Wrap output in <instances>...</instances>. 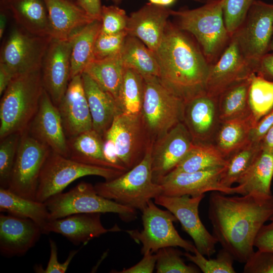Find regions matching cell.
<instances>
[{"label":"cell","mask_w":273,"mask_h":273,"mask_svg":"<svg viewBox=\"0 0 273 273\" xmlns=\"http://www.w3.org/2000/svg\"><path fill=\"white\" fill-rule=\"evenodd\" d=\"M144 96L143 77L133 69L125 68L117 101L122 113L138 115L142 113Z\"/></svg>","instance_id":"cell-37"},{"label":"cell","mask_w":273,"mask_h":273,"mask_svg":"<svg viewBox=\"0 0 273 273\" xmlns=\"http://www.w3.org/2000/svg\"><path fill=\"white\" fill-rule=\"evenodd\" d=\"M103 138L113 142L119 162L127 171L142 160L147 148L152 144L142 113L118 114Z\"/></svg>","instance_id":"cell-12"},{"label":"cell","mask_w":273,"mask_h":273,"mask_svg":"<svg viewBox=\"0 0 273 273\" xmlns=\"http://www.w3.org/2000/svg\"><path fill=\"white\" fill-rule=\"evenodd\" d=\"M270 51L273 52V34L271 41L270 46Z\"/></svg>","instance_id":"cell-59"},{"label":"cell","mask_w":273,"mask_h":273,"mask_svg":"<svg viewBox=\"0 0 273 273\" xmlns=\"http://www.w3.org/2000/svg\"><path fill=\"white\" fill-rule=\"evenodd\" d=\"M251 76L228 87L217 97L221 121L252 115L249 103Z\"/></svg>","instance_id":"cell-34"},{"label":"cell","mask_w":273,"mask_h":273,"mask_svg":"<svg viewBox=\"0 0 273 273\" xmlns=\"http://www.w3.org/2000/svg\"><path fill=\"white\" fill-rule=\"evenodd\" d=\"M256 124L252 115L221 121L212 144L227 159L249 142L250 131Z\"/></svg>","instance_id":"cell-28"},{"label":"cell","mask_w":273,"mask_h":273,"mask_svg":"<svg viewBox=\"0 0 273 273\" xmlns=\"http://www.w3.org/2000/svg\"><path fill=\"white\" fill-rule=\"evenodd\" d=\"M224 167L192 172L169 173L158 184L162 188L161 195L196 197L209 191H217L227 195H245L243 189L239 185L228 188L221 184V174Z\"/></svg>","instance_id":"cell-15"},{"label":"cell","mask_w":273,"mask_h":273,"mask_svg":"<svg viewBox=\"0 0 273 273\" xmlns=\"http://www.w3.org/2000/svg\"><path fill=\"white\" fill-rule=\"evenodd\" d=\"M152 147V144L149 145L142 160L131 169L114 179L96 184L98 194L142 211L150 201L162 193L161 185L153 180Z\"/></svg>","instance_id":"cell-5"},{"label":"cell","mask_w":273,"mask_h":273,"mask_svg":"<svg viewBox=\"0 0 273 273\" xmlns=\"http://www.w3.org/2000/svg\"><path fill=\"white\" fill-rule=\"evenodd\" d=\"M272 215V194L229 197L216 191L209 196L208 217L213 235L240 263H245L254 253L255 238Z\"/></svg>","instance_id":"cell-1"},{"label":"cell","mask_w":273,"mask_h":273,"mask_svg":"<svg viewBox=\"0 0 273 273\" xmlns=\"http://www.w3.org/2000/svg\"><path fill=\"white\" fill-rule=\"evenodd\" d=\"M272 125L273 109L263 116L252 128L249 135V142L260 143Z\"/></svg>","instance_id":"cell-49"},{"label":"cell","mask_w":273,"mask_h":273,"mask_svg":"<svg viewBox=\"0 0 273 273\" xmlns=\"http://www.w3.org/2000/svg\"><path fill=\"white\" fill-rule=\"evenodd\" d=\"M221 122L217 97L205 92L185 103L183 122L194 143L212 144Z\"/></svg>","instance_id":"cell-20"},{"label":"cell","mask_w":273,"mask_h":273,"mask_svg":"<svg viewBox=\"0 0 273 273\" xmlns=\"http://www.w3.org/2000/svg\"><path fill=\"white\" fill-rule=\"evenodd\" d=\"M127 35L126 30L110 34L100 32L95 42L93 60L120 56Z\"/></svg>","instance_id":"cell-43"},{"label":"cell","mask_w":273,"mask_h":273,"mask_svg":"<svg viewBox=\"0 0 273 273\" xmlns=\"http://www.w3.org/2000/svg\"><path fill=\"white\" fill-rule=\"evenodd\" d=\"M183 256L194 263L204 273L236 272L233 267L234 258L222 248L218 251L215 258L207 259L197 250L192 254L186 251Z\"/></svg>","instance_id":"cell-40"},{"label":"cell","mask_w":273,"mask_h":273,"mask_svg":"<svg viewBox=\"0 0 273 273\" xmlns=\"http://www.w3.org/2000/svg\"><path fill=\"white\" fill-rule=\"evenodd\" d=\"M26 130L52 151L68 158L67 139L59 111L44 89L37 110Z\"/></svg>","instance_id":"cell-19"},{"label":"cell","mask_w":273,"mask_h":273,"mask_svg":"<svg viewBox=\"0 0 273 273\" xmlns=\"http://www.w3.org/2000/svg\"><path fill=\"white\" fill-rule=\"evenodd\" d=\"M50 256L48 265L45 269L40 266L35 267V272L38 273H64L71 263V260L77 253L79 250L70 251L66 260L63 263L58 261V250L56 242L50 239Z\"/></svg>","instance_id":"cell-47"},{"label":"cell","mask_w":273,"mask_h":273,"mask_svg":"<svg viewBox=\"0 0 273 273\" xmlns=\"http://www.w3.org/2000/svg\"><path fill=\"white\" fill-rule=\"evenodd\" d=\"M71 1H74V2H75V1L76 2L77 0H71Z\"/></svg>","instance_id":"cell-61"},{"label":"cell","mask_w":273,"mask_h":273,"mask_svg":"<svg viewBox=\"0 0 273 273\" xmlns=\"http://www.w3.org/2000/svg\"><path fill=\"white\" fill-rule=\"evenodd\" d=\"M172 10L150 3L146 4L128 16L126 28L128 35L139 39L154 52L163 39Z\"/></svg>","instance_id":"cell-22"},{"label":"cell","mask_w":273,"mask_h":273,"mask_svg":"<svg viewBox=\"0 0 273 273\" xmlns=\"http://www.w3.org/2000/svg\"><path fill=\"white\" fill-rule=\"evenodd\" d=\"M262 150L273 152V125L260 141Z\"/></svg>","instance_id":"cell-55"},{"label":"cell","mask_w":273,"mask_h":273,"mask_svg":"<svg viewBox=\"0 0 273 273\" xmlns=\"http://www.w3.org/2000/svg\"><path fill=\"white\" fill-rule=\"evenodd\" d=\"M273 34V4L254 0L244 21L233 36L245 58L254 69L270 51Z\"/></svg>","instance_id":"cell-10"},{"label":"cell","mask_w":273,"mask_h":273,"mask_svg":"<svg viewBox=\"0 0 273 273\" xmlns=\"http://www.w3.org/2000/svg\"><path fill=\"white\" fill-rule=\"evenodd\" d=\"M124 67L120 55L93 60L83 72L89 75L104 90L117 101L123 81Z\"/></svg>","instance_id":"cell-32"},{"label":"cell","mask_w":273,"mask_h":273,"mask_svg":"<svg viewBox=\"0 0 273 273\" xmlns=\"http://www.w3.org/2000/svg\"><path fill=\"white\" fill-rule=\"evenodd\" d=\"M162 84L186 103L205 92L210 64L195 39L168 21L154 52Z\"/></svg>","instance_id":"cell-2"},{"label":"cell","mask_w":273,"mask_h":273,"mask_svg":"<svg viewBox=\"0 0 273 273\" xmlns=\"http://www.w3.org/2000/svg\"><path fill=\"white\" fill-rule=\"evenodd\" d=\"M50 220L77 213H114L124 220L136 218V210L104 198L92 184L82 181L69 191L56 194L44 202Z\"/></svg>","instance_id":"cell-7"},{"label":"cell","mask_w":273,"mask_h":273,"mask_svg":"<svg viewBox=\"0 0 273 273\" xmlns=\"http://www.w3.org/2000/svg\"><path fill=\"white\" fill-rule=\"evenodd\" d=\"M120 57L125 68L136 71L143 77L159 76V67L154 52L139 39L128 35Z\"/></svg>","instance_id":"cell-33"},{"label":"cell","mask_w":273,"mask_h":273,"mask_svg":"<svg viewBox=\"0 0 273 273\" xmlns=\"http://www.w3.org/2000/svg\"><path fill=\"white\" fill-rule=\"evenodd\" d=\"M255 73L273 80V52L266 54L258 61Z\"/></svg>","instance_id":"cell-51"},{"label":"cell","mask_w":273,"mask_h":273,"mask_svg":"<svg viewBox=\"0 0 273 273\" xmlns=\"http://www.w3.org/2000/svg\"><path fill=\"white\" fill-rule=\"evenodd\" d=\"M0 211L29 218L39 225L43 234L49 219V212L44 203L19 196L8 189L0 188Z\"/></svg>","instance_id":"cell-31"},{"label":"cell","mask_w":273,"mask_h":273,"mask_svg":"<svg viewBox=\"0 0 273 273\" xmlns=\"http://www.w3.org/2000/svg\"><path fill=\"white\" fill-rule=\"evenodd\" d=\"M222 0H213L195 9L172 10L174 24L197 41L210 64L214 63L232 36L224 20Z\"/></svg>","instance_id":"cell-3"},{"label":"cell","mask_w":273,"mask_h":273,"mask_svg":"<svg viewBox=\"0 0 273 273\" xmlns=\"http://www.w3.org/2000/svg\"><path fill=\"white\" fill-rule=\"evenodd\" d=\"M103 139V152L106 159L114 165L117 169L124 172L127 171L119 162L113 142L110 139Z\"/></svg>","instance_id":"cell-52"},{"label":"cell","mask_w":273,"mask_h":273,"mask_svg":"<svg viewBox=\"0 0 273 273\" xmlns=\"http://www.w3.org/2000/svg\"><path fill=\"white\" fill-rule=\"evenodd\" d=\"M99 213H82L70 215L50 220L44 234L55 233L61 234L74 245L86 244L92 239L109 232L117 231L118 226L107 229L102 225Z\"/></svg>","instance_id":"cell-24"},{"label":"cell","mask_w":273,"mask_h":273,"mask_svg":"<svg viewBox=\"0 0 273 273\" xmlns=\"http://www.w3.org/2000/svg\"><path fill=\"white\" fill-rule=\"evenodd\" d=\"M142 212L143 229L140 232L128 230L127 233L142 244L143 255L168 247H180L192 253L197 250L191 242L180 236L173 225L178 220L170 211L160 209L151 200Z\"/></svg>","instance_id":"cell-9"},{"label":"cell","mask_w":273,"mask_h":273,"mask_svg":"<svg viewBox=\"0 0 273 273\" xmlns=\"http://www.w3.org/2000/svg\"><path fill=\"white\" fill-rule=\"evenodd\" d=\"M223 17L232 36L244 21L254 0H222Z\"/></svg>","instance_id":"cell-44"},{"label":"cell","mask_w":273,"mask_h":273,"mask_svg":"<svg viewBox=\"0 0 273 273\" xmlns=\"http://www.w3.org/2000/svg\"><path fill=\"white\" fill-rule=\"evenodd\" d=\"M261 151L260 143L248 142L228 159L221 174V184L228 188L237 183L253 164Z\"/></svg>","instance_id":"cell-38"},{"label":"cell","mask_w":273,"mask_h":273,"mask_svg":"<svg viewBox=\"0 0 273 273\" xmlns=\"http://www.w3.org/2000/svg\"><path fill=\"white\" fill-rule=\"evenodd\" d=\"M101 27V21L95 20L75 34L71 54L70 79L81 74L93 60L95 44Z\"/></svg>","instance_id":"cell-35"},{"label":"cell","mask_w":273,"mask_h":273,"mask_svg":"<svg viewBox=\"0 0 273 273\" xmlns=\"http://www.w3.org/2000/svg\"><path fill=\"white\" fill-rule=\"evenodd\" d=\"M143 78L144 96L141 113L153 144L183 122L185 102L164 86L158 77Z\"/></svg>","instance_id":"cell-6"},{"label":"cell","mask_w":273,"mask_h":273,"mask_svg":"<svg viewBox=\"0 0 273 273\" xmlns=\"http://www.w3.org/2000/svg\"><path fill=\"white\" fill-rule=\"evenodd\" d=\"M273 152L261 149L253 164L238 181L245 194L261 196L272 195Z\"/></svg>","instance_id":"cell-30"},{"label":"cell","mask_w":273,"mask_h":273,"mask_svg":"<svg viewBox=\"0 0 273 273\" xmlns=\"http://www.w3.org/2000/svg\"><path fill=\"white\" fill-rule=\"evenodd\" d=\"M43 89L41 69L13 78L1 100V139L27 129L37 110Z\"/></svg>","instance_id":"cell-4"},{"label":"cell","mask_w":273,"mask_h":273,"mask_svg":"<svg viewBox=\"0 0 273 273\" xmlns=\"http://www.w3.org/2000/svg\"><path fill=\"white\" fill-rule=\"evenodd\" d=\"M156 264L157 273H199L200 269L187 265L181 258L184 253L178 250L168 247L163 248L157 252Z\"/></svg>","instance_id":"cell-41"},{"label":"cell","mask_w":273,"mask_h":273,"mask_svg":"<svg viewBox=\"0 0 273 273\" xmlns=\"http://www.w3.org/2000/svg\"><path fill=\"white\" fill-rule=\"evenodd\" d=\"M43 234L32 220L10 214L0 215V252L11 257L24 255L33 247Z\"/></svg>","instance_id":"cell-23"},{"label":"cell","mask_w":273,"mask_h":273,"mask_svg":"<svg viewBox=\"0 0 273 273\" xmlns=\"http://www.w3.org/2000/svg\"><path fill=\"white\" fill-rule=\"evenodd\" d=\"M66 136L71 138L93 129V122L81 74L70 79L57 106Z\"/></svg>","instance_id":"cell-21"},{"label":"cell","mask_w":273,"mask_h":273,"mask_svg":"<svg viewBox=\"0 0 273 273\" xmlns=\"http://www.w3.org/2000/svg\"><path fill=\"white\" fill-rule=\"evenodd\" d=\"M3 3L25 31L37 36H51L44 0H3Z\"/></svg>","instance_id":"cell-27"},{"label":"cell","mask_w":273,"mask_h":273,"mask_svg":"<svg viewBox=\"0 0 273 273\" xmlns=\"http://www.w3.org/2000/svg\"><path fill=\"white\" fill-rule=\"evenodd\" d=\"M116 4H119L121 2V0H111Z\"/></svg>","instance_id":"cell-60"},{"label":"cell","mask_w":273,"mask_h":273,"mask_svg":"<svg viewBox=\"0 0 273 273\" xmlns=\"http://www.w3.org/2000/svg\"><path fill=\"white\" fill-rule=\"evenodd\" d=\"M249 103L257 124L273 109V80L252 74L249 89Z\"/></svg>","instance_id":"cell-39"},{"label":"cell","mask_w":273,"mask_h":273,"mask_svg":"<svg viewBox=\"0 0 273 273\" xmlns=\"http://www.w3.org/2000/svg\"><path fill=\"white\" fill-rule=\"evenodd\" d=\"M52 38L67 40L95 19L71 0H44Z\"/></svg>","instance_id":"cell-25"},{"label":"cell","mask_w":273,"mask_h":273,"mask_svg":"<svg viewBox=\"0 0 273 273\" xmlns=\"http://www.w3.org/2000/svg\"><path fill=\"white\" fill-rule=\"evenodd\" d=\"M7 18L5 13L1 12L0 14V38H2L7 24Z\"/></svg>","instance_id":"cell-56"},{"label":"cell","mask_w":273,"mask_h":273,"mask_svg":"<svg viewBox=\"0 0 273 273\" xmlns=\"http://www.w3.org/2000/svg\"><path fill=\"white\" fill-rule=\"evenodd\" d=\"M204 197L205 194L196 197L160 195L154 198V203L170 211L180 222L183 230L192 238L197 250L210 258L216 252L218 241L208 231L199 217V206Z\"/></svg>","instance_id":"cell-14"},{"label":"cell","mask_w":273,"mask_h":273,"mask_svg":"<svg viewBox=\"0 0 273 273\" xmlns=\"http://www.w3.org/2000/svg\"><path fill=\"white\" fill-rule=\"evenodd\" d=\"M16 75L5 64L0 62V95L6 90L13 78Z\"/></svg>","instance_id":"cell-54"},{"label":"cell","mask_w":273,"mask_h":273,"mask_svg":"<svg viewBox=\"0 0 273 273\" xmlns=\"http://www.w3.org/2000/svg\"><path fill=\"white\" fill-rule=\"evenodd\" d=\"M51 151L26 130L21 134L8 189L22 197L35 200L38 179Z\"/></svg>","instance_id":"cell-11"},{"label":"cell","mask_w":273,"mask_h":273,"mask_svg":"<svg viewBox=\"0 0 273 273\" xmlns=\"http://www.w3.org/2000/svg\"><path fill=\"white\" fill-rule=\"evenodd\" d=\"M52 39L32 34L23 28H14L1 50L0 62L16 76L40 70Z\"/></svg>","instance_id":"cell-13"},{"label":"cell","mask_w":273,"mask_h":273,"mask_svg":"<svg viewBox=\"0 0 273 273\" xmlns=\"http://www.w3.org/2000/svg\"><path fill=\"white\" fill-rule=\"evenodd\" d=\"M103 141V138L93 129L69 138L68 158L86 164L117 169L105 158Z\"/></svg>","instance_id":"cell-29"},{"label":"cell","mask_w":273,"mask_h":273,"mask_svg":"<svg viewBox=\"0 0 273 273\" xmlns=\"http://www.w3.org/2000/svg\"><path fill=\"white\" fill-rule=\"evenodd\" d=\"M226 163L227 159L212 144L194 143L189 152L170 173L216 169L224 167Z\"/></svg>","instance_id":"cell-36"},{"label":"cell","mask_w":273,"mask_h":273,"mask_svg":"<svg viewBox=\"0 0 273 273\" xmlns=\"http://www.w3.org/2000/svg\"><path fill=\"white\" fill-rule=\"evenodd\" d=\"M267 224H264L258 232L254 242L257 250L273 253V215Z\"/></svg>","instance_id":"cell-48"},{"label":"cell","mask_w":273,"mask_h":273,"mask_svg":"<svg viewBox=\"0 0 273 273\" xmlns=\"http://www.w3.org/2000/svg\"><path fill=\"white\" fill-rule=\"evenodd\" d=\"M193 140L184 123L180 122L156 141L152 150V170L154 182L170 173L189 152Z\"/></svg>","instance_id":"cell-18"},{"label":"cell","mask_w":273,"mask_h":273,"mask_svg":"<svg viewBox=\"0 0 273 273\" xmlns=\"http://www.w3.org/2000/svg\"><path fill=\"white\" fill-rule=\"evenodd\" d=\"M192 1L204 4L208 2H210L211 1H212L213 0H192Z\"/></svg>","instance_id":"cell-58"},{"label":"cell","mask_w":273,"mask_h":273,"mask_svg":"<svg viewBox=\"0 0 273 273\" xmlns=\"http://www.w3.org/2000/svg\"><path fill=\"white\" fill-rule=\"evenodd\" d=\"M149 3L155 5L160 6L161 0H148Z\"/></svg>","instance_id":"cell-57"},{"label":"cell","mask_w":273,"mask_h":273,"mask_svg":"<svg viewBox=\"0 0 273 273\" xmlns=\"http://www.w3.org/2000/svg\"><path fill=\"white\" fill-rule=\"evenodd\" d=\"M244 273H273V253L257 250L245 263Z\"/></svg>","instance_id":"cell-46"},{"label":"cell","mask_w":273,"mask_h":273,"mask_svg":"<svg viewBox=\"0 0 273 273\" xmlns=\"http://www.w3.org/2000/svg\"><path fill=\"white\" fill-rule=\"evenodd\" d=\"M128 16L126 12L116 6H105L102 7L100 32L104 34H115L124 30Z\"/></svg>","instance_id":"cell-45"},{"label":"cell","mask_w":273,"mask_h":273,"mask_svg":"<svg viewBox=\"0 0 273 273\" xmlns=\"http://www.w3.org/2000/svg\"><path fill=\"white\" fill-rule=\"evenodd\" d=\"M93 122V129L103 138L118 114L122 113L115 99L102 89L87 74H81Z\"/></svg>","instance_id":"cell-26"},{"label":"cell","mask_w":273,"mask_h":273,"mask_svg":"<svg viewBox=\"0 0 273 273\" xmlns=\"http://www.w3.org/2000/svg\"><path fill=\"white\" fill-rule=\"evenodd\" d=\"M157 254L151 252L144 255L143 259L135 265L124 268L119 273H152L156 267Z\"/></svg>","instance_id":"cell-50"},{"label":"cell","mask_w":273,"mask_h":273,"mask_svg":"<svg viewBox=\"0 0 273 273\" xmlns=\"http://www.w3.org/2000/svg\"><path fill=\"white\" fill-rule=\"evenodd\" d=\"M21 134L14 133L1 139L0 185L8 189L14 164Z\"/></svg>","instance_id":"cell-42"},{"label":"cell","mask_w":273,"mask_h":273,"mask_svg":"<svg viewBox=\"0 0 273 273\" xmlns=\"http://www.w3.org/2000/svg\"><path fill=\"white\" fill-rule=\"evenodd\" d=\"M124 172L79 162L51 150L39 175L35 200L44 203L52 196L61 193L75 180L85 176L97 175L109 180Z\"/></svg>","instance_id":"cell-8"},{"label":"cell","mask_w":273,"mask_h":273,"mask_svg":"<svg viewBox=\"0 0 273 273\" xmlns=\"http://www.w3.org/2000/svg\"><path fill=\"white\" fill-rule=\"evenodd\" d=\"M253 73V67L243 56L237 40L232 36L218 59L210 64L206 93L217 97L228 87L249 78Z\"/></svg>","instance_id":"cell-17"},{"label":"cell","mask_w":273,"mask_h":273,"mask_svg":"<svg viewBox=\"0 0 273 273\" xmlns=\"http://www.w3.org/2000/svg\"><path fill=\"white\" fill-rule=\"evenodd\" d=\"M76 3L93 18L101 21V0H77Z\"/></svg>","instance_id":"cell-53"},{"label":"cell","mask_w":273,"mask_h":273,"mask_svg":"<svg viewBox=\"0 0 273 273\" xmlns=\"http://www.w3.org/2000/svg\"><path fill=\"white\" fill-rule=\"evenodd\" d=\"M75 34L67 40L52 38L41 64L43 88L56 106L70 80V59Z\"/></svg>","instance_id":"cell-16"}]
</instances>
